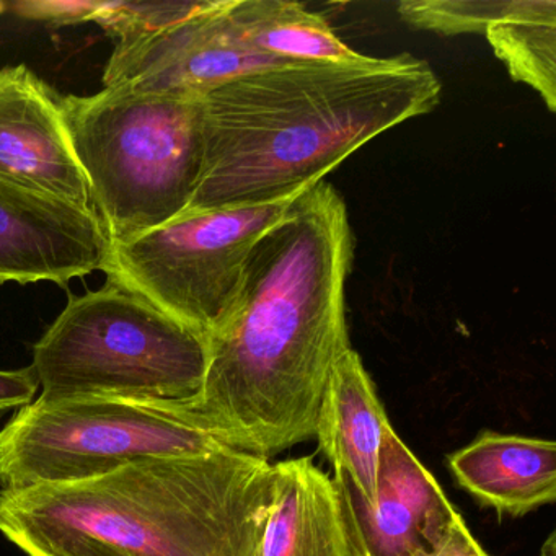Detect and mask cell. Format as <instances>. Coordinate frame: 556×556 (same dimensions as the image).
I'll use <instances>...</instances> for the list:
<instances>
[{
    "label": "cell",
    "mask_w": 556,
    "mask_h": 556,
    "mask_svg": "<svg viewBox=\"0 0 556 556\" xmlns=\"http://www.w3.org/2000/svg\"><path fill=\"white\" fill-rule=\"evenodd\" d=\"M353 232L325 180L253 245L232 312L207 337L200 395L175 406L224 447L266 458L315 438L337 361L350 350Z\"/></svg>",
    "instance_id": "obj_1"
},
{
    "label": "cell",
    "mask_w": 556,
    "mask_h": 556,
    "mask_svg": "<svg viewBox=\"0 0 556 556\" xmlns=\"http://www.w3.org/2000/svg\"><path fill=\"white\" fill-rule=\"evenodd\" d=\"M441 92L431 66L412 54L237 77L201 97L203 170L187 211L291 200L377 136L432 112Z\"/></svg>",
    "instance_id": "obj_2"
},
{
    "label": "cell",
    "mask_w": 556,
    "mask_h": 556,
    "mask_svg": "<svg viewBox=\"0 0 556 556\" xmlns=\"http://www.w3.org/2000/svg\"><path fill=\"white\" fill-rule=\"evenodd\" d=\"M273 509V464L226 447L0 490V532L27 556H262Z\"/></svg>",
    "instance_id": "obj_3"
},
{
    "label": "cell",
    "mask_w": 556,
    "mask_h": 556,
    "mask_svg": "<svg viewBox=\"0 0 556 556\" xmlns=\"http://www.w3.org/2000/svg\"><path fill=\"white\" fill-rule=\"evenodd\" d=\"M63 110L112 243L188 210L203 170L201 99L112 87L63 97Z\"/></svg>",
    "instance_id": "obj_4"
},
{
    "label": "cell",
    "mask_w": 556,
    "mask_h": 556,
    "mask_svg": "<svg viewBox=\"0 0 556 556\" xmlns=\"http://www.w3.org/2000/svg\"><path fill=\"white\" fill-rule=\"evenodd\" d=\"M207 338L142 295L106 282L73 295L34 346L40 399L181 406L200 395Z\"/></svg>",
    "instance_id": "obj_5"
},
{
    "label": "cell",
    "mask_w": 556,
    "mask_h": 556,
    "mask_svg": "<svg viewBox=\"0 0 556 556\" xmlns=\"http://www.w3.org/2000/svg\"><path fill=\"white\" fill-rule=\"evenodd\" d=\"M224 447L175 406L110 399H37L0 431V488L77 483L148 458ZM229 448V447H227Z\"/></svg>",
    "instance_id": "obj_6"
},
{
    "label": "cell",
    "mask_w": 556,
    "mask_h": 556,
    "mask_svg": "<svg viewBox=\"0 0 556 556\" xmlns=\"http://www.w3.org/2000/svg\"><path fill=\"white\" fill-rule=\"evenodd\" d=\"M298 197L187 211L135 239L112 243L103 271L110 282L142 295L207 338L239 299L253 245Z\"/></svg>",
    "instance_id": "obj_7"
},
{
    "label": "cell",
    "mask_w": 556,
    "mask_h": 556,
    "mask_svg": "<svg viewBox=\"0 0 556 556\" xmlns=\"http://www.w3.org/2000/svg\"><path fill=\"white\" fill-rule=\"evenodd\" d=\"M227 4L211 0L210 8L154 37L116 45L103 73L105 89L201 99L237 77L294 64L252 50L227 17Z\"/></svg>",
    "instance_id": "obj_8"
},
{
    "label": "cell",
    "mask_w": 556,
    "mask_h": 556,
    "mask_svg": "<svg viewBox=\"0 0 556 556\" xmlns=\"http://www.w3.org/2000/svg\"><path fill=\"white\" fill-rule=\"evenodd\" d=\"M333 480L359 556H434L462 517L392 428L380 448L372 506L343 471H334Z\"/></svg>",
    "instance_id": "obj_9"
},
{
    "label": "cell",
    "mask_w": 556,
    "mask_h": 556,
    "mask_svg": "<svg viewBox=\"0 0 556 556\" xmlns=\"http://www.w3.org/2000/svg\"><path fill=\"white\" fill-rule=\"evenodd\" d=\"M110 252L97 213L0 178V285L66 286L103 271Z\"/></svg>",
    "instance_id": "obj_10"
},
{
    "label": "cell",
    "mask_w": 556,
    "mask_h": 556,
    "mask_svg": "<svg viewBox=\"0 0 556 556\" xmlns=\"http://www.w3.org/2000/svg\"><path fill=\"white\" fill-rule=\"evenodd\" d=\"M0 178L96 213L63 97L25 64L0 70Z\"/></svg>",
    "instance_id": "obj_11"
},
{
    "label": "cell",
    "mask_w": 556,
    "mask_h": 556,
    "mask_svg": "<svg viewBox=\"0 0 556 556\" xmlns=\"http://www.w3.org/2000/svg\"><path fill=\"white\" fill-rule=\"evenodd\" d=\"M457 483L500 516L522 517L556 500V444L488 431L447 457Z\"/></svg>",
    "instance_id": "obj_12"
},
{
    "label": "cell",
    "mask_w": 556,
    "mask_h": 556,
    "mask_svg": "<svg viewBox=\"0 0 556 556\" xmlns=\"http://www.w3.org/2000/svg\"><path fill=\"white\" fill-rule=\"evenodd\" d=\"M390 426L376 386L350 348L337 361L318 412L315 438L334 471H343L367 506L376 503L380 448Z\"/></svg>",
    "instance_id": "obj_13"
},
{
    "label": "cell",
    "mask_w": 556,
    "mask_h": 556,
    "mask_svg": "<svg viewBox=\"0 0 556 556\" xmlns=\"http://www.w3.org/2000/svg\"><path fill=\"white\" fill-rule=\"evenodd\" d=\"M262 556H356L340 491L312 458L279 462Z\"/></svg>",
    "instance_id": "obj_14"
},
{
    "label": "cell",
    "mask_w": 556,
    "mask_h": 556,
    "mask_svg": "<svg viewBox=\"0 0 556 556\" xmlns=\"http://www.w3.org/2000/svg\"><path fill=\"white\" fill-rule=\"evenodd\" d=\"M227 17L242 40L282 63L350 60L357 54L321 15L288 0H229Z\"/></svg>",
    "instance_id": "obj_15"
},
{
    "label": "cell",
    "mask_w": 556,
    "mask_h": 556,
    "mask_svg": "<svg viewBox=\"0 0 556 556\" xmlns=\"http://www.w3.org/2000/svg\"><path fill=\"white\" fill-rule=\"evenodd\" d=\"M483 35L510 77L535 90L546 109L555 112V0H510L509 9Z\"/></svg>",
    "instance_id": "obj_16"
},
{
    "label": "cell",
    "mask_w": 556,
    "mask_h": 556,
    "mask_svg": "<svg viewBox=\"0 0 556 556\" xmlns=\"http://www.w3.org/2000/svg\"><path fill=\"white\" fill-rule=\"evenodd\" d=\"M211 0L181 2H100L96 21L116 45L132 43L154 37L168 27L187 21L191 15L210 8Z\"/></svg>",
    "instance_id": "obj_17"
},
{
    "label": "cell",
    "mask_w": 556,
    "mask_h": 556,
    "mask_svg": "<svg viewBox=\"0 0 556 556\" xmlns=\"http://www.w3.org/2000/svg\"><path fill=\"white\" fill-rule=\"evenodd\" d=\"M510 0H409L399 5L406 24L435 34H484L509 9Z\"/></svg>",
    "instance_id": "obj_18"
},
{
    "label": "cell",
    "mask_w": 556,
    "mask_h": 556,
    "mask_svg": "<svg viewBox=\"0 0 556 556\" xmlns=\"http://www.w3.org/2000/svg\"><path fill=\"white\" fill-rule=\"evenodd\" d=\"M100 2H22L15 5L21 17L54 25H74L96 21Z\"/></svg>",
    "instance_id": "obj_19"
},
{
    "label": "cell",
    "mask_w": 556,
    "mask_h": 556,
    "mask_svg": "<svg viewBox=\"0 0 556 556\" xmlns=\"http://www.w3.org/2000/svg\"><path fill=\"white\" fill-rule=\"evenodd\" d=\"M38 389L40 383L31 366L18 370H0V418L12 409L30 405Z\"/></svg>",
    "instance_id": "obj_20"
},
{
    "label": "cell",
    "mask_w": 556,
    "mask_h": 556,
    "mask_svg": "<svg viewBox=\"0 0 556 556\" xmlns=\"http://www.w3.org/2000/svg\"><path fill=\"white\" fill-rule=\"evenodd\" d=\"M434 556H490L483 546L471 535L465 520L458 519L448 532Z\"/></svg>",
    "instance_id": "obj_21"
},
{
    "label": "cell",
    "mask_w": 556,
    "mask_h": 556,
    "mask_svg": "<svg viewBox=\"0 0 556 556\" xmlns=\"http://www.w3.org/2000/svg\"><path fill=\"white\" fill-rule=\"evenodd\" d=\"M555 535H549V539L543 543L542 556H555V542H553Z\"/></svg>",
    "instance_id": "obj_22"
},
{
    "label": "cell",
    "mask_w": 556,
    "mask_h": 556,
    "mask_svg": "<svg viewBox=\"0 0 556 556\" xmlns=\"http://www.w3.org/2000/svg\"><path fill=\"white\" fill-rule=\"evenodd\" d=\"M354 549H356V548H354ZM356 556H359V555H357V552H356Z\"/></svg>",
    "instance_id": "obj_23"
}]
</instances>
